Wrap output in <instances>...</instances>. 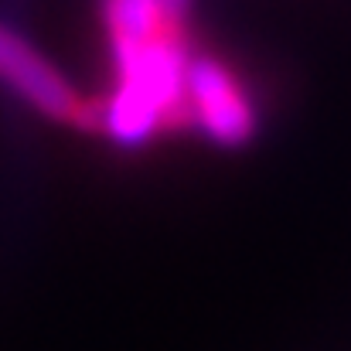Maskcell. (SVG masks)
Segmentation results:
<instances>
[{
  "mask_svg": "<svg viewBox=\"0 0 351 351\" xmlns=\"http://www.w3.org/2000/svg\"><path fill=\"white\" fill-rule=\"evenodd\" d=\"M188 126L226 150L245 147L259 130L249 89L212 51H191L188 58Z\"/></svg>",
  "mask_w": 351,
  "mask_h": 351,
  "instance_id": "1",
  "label": "cell"
},
{
  "mask_svg": "<svg viewBox=\"0 0 351 351\" xmlns=\"http://www.w3.org/2000/svg\"><path fill=\"white\" fill-rule=\"evenodd\" d=\"M0 86L24 99L34 113L79 126L96 130V103H89L79 89L69 86V79L17 31H10L0 21Z\"/></svg>",
  "mask_w": 351,
  "mask_h": 351,
  "instance_id": "2",
  "label": "cell"
},
{
  "mask_svg": "<svg viewBox=\"0 0 351 351\" xmlns=\"http://www.w3.org/2000/svg\"><path fill=\"white\" fill-rule=\"evenodd\" d=\"M103 24L110 48L140 45L167 31H184V24L171 17L164 0H103Z\"/></svg>",
  "mask_w": 351,
  "mask_h": 351,
  "instance_id": "3",
  "label": "cell"
},
{
  "mask_svg": "<svg viewBox=\"0 0 351 351\" xmlns=\"http://www.w3.org/2000/svg\"><path fill=\"white\" fill-rule=\"evenodd\" d=\"M164 7L171 10V17H174V21H181V24H184V17H188V7H191V0H164Z\"/></svg>",
  "mask_w": 351,
  "mask_h": 351,
  "instance_id": "4",
  "label": "cell"
}]
</instances>
